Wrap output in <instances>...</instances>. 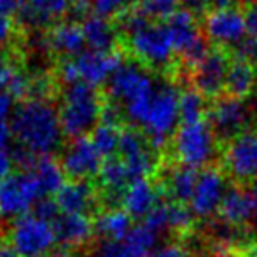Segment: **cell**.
Segmentation results:
<instances>
[{"mask_svg":"<svg viewBox=\"0 0 257 257\" xmlns=\"http://www.w3.org/2000/svg\"><path fill=\"white\" fill-rule=\"evenodd\" d=\"M11 137V126L6 121H0V149H7Z\"/></svg>","mask_w":257,"mask_h":257,"instance_id":"46","label":"cell"},{"mask_svg":"<svg viewBox=\"0 0 257 257\" xmlns=\"http://www.w3.org/2000/svg\"><path fill=\"white\" fill-rule=\"evenodd\" d=\"M180 0H140L137 9L153 20H168L179 11Z\"/></svg>","mask_w":257,"mask_h":257,"instance_id":"31","label":"cell"},{"mask_svg":"<svg viewBox=\"0 0 257 257\" xmlns=\"http://www.w3.org/2000/svg\"><path fill=\"white\" fill-rule=\"evenodd\" d=\"M144 224L151 227L153 231H156L158 234H161L163 231L170 229L168 224V201L161 200L158 205L153 208V212L144 219Z\"/></svg>","mask_w":257,"mask_h":257,"instance_id":"35","label":"cell"},{"mask_svg":"<svg viewBox=\"0 0 257 257\" xmlns=\"http://www.w3.org/2000/svg\"><path fill=\"white\" fill-rule=\"evenodd\" d=\"M233 58L226 53V49H210L205 60L194 68L193 82L194 89L205 98H219L226 91V77Z\"/></svg>","mask_w":257,"mask_h":257,"instance_id":"13","label":"cell"},{"mask_svg":"<svg viewBox=\"0 0 257 257\" xmlns=\"http://www.w3.org/2000/svg\"><path fill=\"white\" fill-rule=\"evenodd\" d=\"M158 240L159 234L156 231L151 229L147 224H139V226L132 227V231L128 233L122 243L130 248V252L135 257H147L151 252L156 250Z\"/></svg>","mask_w":257,"mask_h":257,"instance_id":"28","label":"cell"},{"mask_svg":"<svg viewBox=\"0 0 257 257\" xmlns=\"http://www.w3.org/2000/svg\"><path fill=\"white\" fill-rule=\"evenodd\" d=\"M156 84L153 74L144 65L124 61L108 79V96L117 108L151 95Z\"/></svg>","mask_w":257,"mask_h":257,"instance_id":"8","label":"cell"},{"mask_svg":"<svg viewBox=\"0 0 257 257\" xmlns=\"http://www.w3.org/2000/svg\"><path fill=\"white\" fill-rule=\"evenodd\" d=\"M119 135H121L119 126L100 122V124L89 133V139H91L93 146L96 147V151H98L103 159H110L117 153Z\"/></svg>","mask_w":257,"mask_h":257,"instance_id":"30","label":"cell"},{"mask_svg":"<svg viewBox=\"0 0 257 257\" xmlns=\"http://www.w3.org/2000/svg\"><path fill=\"white\" fill-rule=\"evenodd\" d=\"M84 41L91 51L98 53H114L117 46V30L108 20L100 16H88L81 23Z\"/></svg>","mask_w":257,"mask_h":257,"instance_id":"24","label":"cell"},{"mask_svg":"<svg viewBox=\"0 0 257 257\" xmlns=\"http://www.w3.org/2000/svg\"><path fill=\"white\" fill-rule=\"evenodd\" d=\"M54 200L61 213L89 215L98 205V189L91 180H68L56 193Z\"/></svg>","mask_w":257,"mask_h":257,"instance_id":"17","label":"cell"},{"mask_svg":"<svg viewBox=\"0 0 257 257\" xmlns=\"http://www.w3.org/2000/svg\"><path fill=\"white\" fill-rule=\"evenodd\" d=\"M227 193L226 177L219 168H205L198 177L196 189L189 201V208L198 219H210L220 208L224 196Z\"/></svg>","mask_w":257,"mask_h":257,"instance_id":"14","label":"cell"},{"mask_svg":"<svg viewBox=\"0 0 257 257\" xmlns=\"http://www.w3.org/2000/svg\"><path fill=\"white\" fill-rule=\"evenodd\" d=\"M255 84V67L252 61L238 56L231 60L229 70L226 77V95L234 98L243 100L247 95H250L252 88Z\"/></svg>","mask_w":257,"mask_h":257,"instance_id":"26","label":"cell"},{"mask_svg":"<svg viewBox=\"0 0 257 257\" xmlns=\"http://www.w3.org/2000/svg\"><path fill=\"white\" fill-rule=\"evenodd\" d=\"M245 18V28H247V35L250 39H257V0L250 2L243 13Z\"/></svg>","mask_w":257,"mask_h":257,"instance_id":"39","label":"cell"},{"mask_svg":"<svg viewBox=\"0 0 257 257\" xmlns=\"http://www.w3.org/2000/svg\"><path fill=\"white\" fill-rule=\"evenodd\" d=\"M173 154L179 165L189 168H203L215 159L217 135L205 121L182 122L173 135Z\"/></svg>","mask_w":257,"mask_h":257,"instance_id":"4","label":"cell"},{"mask_svg":"<svg viewBox=\"0 0 257 257\" xmlns=\"http://www.w3.org/2000/svg\"><path fill=\"white\" fill-rule=\"evenodd\" d=\"M95 222V233L103 238V241H124L133 227V219L122 208L105 210L98 213Z\"/></svg>","mask_w":257,"mask_h":257,"instance_id":"25","label":"cell"},{"mask_svg":"<svg viewBox=\"0 0 257 257\" xmlns=\"http://www.w3.org/2000/svg\"><path fill=\"white\" fill-rule=\"evenodd\" d=\"M103 103L96 88L84 82L67 84L58 110L63 135L72 140L86 137L100 124Z\"/></svg>","mask_w":257,"mask_h":257,"instance_id":"2","label":"cell"},{"mask_svg":"<svg viewBox=\"0 0 257 257\" xmlns=\"http://www.w3.org/2000/svg\"><path fill=\"white\" fill-rule=\"evenodd\" d=\"M208 124L219 139H226L229 142L236 135L247 130L248 110L243 100L234 98L229 95H222L215 98L212 108L206 112Z\"/></svg>","mask_w":257,"mask_h":257,"instance_id":"12","label":"cell"},{"mask_svg":"<svg viewBox=\"0 0 257 257\" xmlns=\"http://www.w3.org/2000/svg\"><path fill=\"white\" fill-rule=\"evenodd\" d=\"M96 257H135L122 241H102L96 248Z\"/></svg>","mask_w":257,"mask_h":257,"instance_id":"37","label":"cell"},{"mask_svg":"<svg viewBox=\"0 0 257 257\" xmlns=\"http://www.w3.org/2000/svg\"><path fill=\"white\" fill-rule=\"evenodd\" d=\"M217 213L222 222L234 227H241L255 219L257 203L250 191L243 189V187H231L227 189Z\"/></svg>","mask_w":257,"mask_h":257,"instance_id":"20","label":"cell"},{"mask_svg":"<svg viewBox=\"0 0 257 257\" xmlns=\"http://www.w3.org/2000/svg\"><path fill=\"white\" fill-rule=\"evenodd\" d=\"M180 122H198L203 121L206 115V98L196 89H186L180 91L179 98Z\"/></svg>","mask_w":257,"mask_h":257,"instance_id":"29","label":"cell"},{"mask_svg":"<svg viewBox=\"0 0 257 257\" xmlns=\"http://www.w3.org/2000/svg\"><path fill=\"white\" fill-rule=\"evenodd\" d=\"M194 215L191 208L184 203H177V201H168V224L172 231H179L184 233L193 226Z\"/></svg>","mask_w":257,"mask_h":257,"instance_id":"32","label":"cell"},{"mask_svg":"<svg viewBox=\"0 0 257 257\" xmlns=\"http://www.w3.org/2000/svg\"><path fill=\"white\" fill-rule=\"evenodd\" d=\"M128 42L133 54L149 67L165 68L175 56V48L165 23L149 21L142 25L135 32L128 34Z\"/></svg>","mask_w":257,"mask_h":257,"instance_id":"7","label":"cell"},{"mask_svg":"<svg viewBox=\"0 0 257 257\" xmlns=\"http://www.w3.org/2000/svg\"><path fill=\"white\" fill-rule=\"evenodd\" d=\"M18 70L20 68L13 63V60L7 54L0 53V89H6L7 91V88H9L13 77L18 74Z\"/></svg>","mask_w":257,"mask_h":257,"instance_id":"38","label":"cell"},{"mask_svg":"<svg viewBox=\"0 0 257 257\" xmlns=\"http://www.w3.org/2000/svg\"><path fill=\"white\" fill-rule=\"evenodd\" d=\"M212 236L222 247H234V245L241 241V231L240 227L229 226V224L219 220V222H215L212 226Z\"/></svg>","mask_w":257,"mask_h":257,"instance_id":"34","label":"cell"},{"mask_svg":"<svg viewBox=\"0 0 257 257\" xmlns=\"http://www.w3.org/2000/svg\"><path fill=\"white\" fill-rule=\"evenodd\" d=\"M49 51H54L65 58H75L77 54L86 51V41L82 34L81 25L68 21V23H60L53 28L46 37Z\"/></svg>","mask_w":257,"mask_h":257,"instance_id":"22","label":"cell"},{"mask_svg":"<svg viewBox=\"0 0 257 257\" xmlns=\"http://www.w3.org/2000/svg\"><path fill=\"white\" fill-rule=\"evenodd\" d=\"M198 177H200V172L194 168H189V166L184 165L172 166L165 179V184L159 186L161 187L163 200H165V196H170L172 201L186 205L193 198V193L198 184Z\"/></svg>","mask_w":257,"mask_h":257,"instance_id":"23","label":"cell"},{"mask_svg":"<svg viewBox=\"0 0 257 257\" xmlns=\"http://www.w3.org/2000/svg\"><path fill=\"white\" fill-rule=\"evenodd\" d=\"M203 30L206 39L219 48H238L247 35L243 13L234 7L208 11L203 21Z\"/></svg>","mask_w":257,"mask_h":257,"instance_id":"11","label":"cell"},{"mask_svg":"<svg viewBox=\"0 0 257 257\" xmlns=\"http://www.w3.org/2000/svg\"><path fill=\"white\" fill-rule=\"evenodd\" d=\"M42 198L34 172H14L0 180V219H20Z\"/></svg>","mask_w":257,"mask_h":257,"instance_id":"5","label":"cell"},{"mask_svg":"<svg viewBox=\"0 0 257 257\" xmlns=\"http://www.w3.org/2000/svg\"><path fill=\"white\" fill-rule=\"evenodd\" d=\"M132 2L133 0H89L95 16H100L103 20L128 13Z\"/></svg>","mask_w":257,"mask_h":257,"instance_id":"33","label":"cell"},{"mask_svg":"<svg viewBox=\"0 0 257 257\" xmlns=\"http://www.w3.org/2000/svg\"><path fill=\"white\" fill-rule=\"evenodd\" d=\"M68 9L70 0H27V6L18 14L16 20L23 27L41 28L60 20L68 13Z\"/></svg>","mask_w":257,"mask_h":257,"instance_id":"21","label":"cell"},{"mask_svg":"<svg viewBox=\"0 0 257 257\" xmlns=\"http://www.w3.org/2000/svg\"><path fill=\"white\" fill-rule=\"evenodd\" d=\"M34 175L41 187L42 198L44 196H53L58 191L63 187L65 184V172L61 168L60 161L53 158H41L34 166Z\"/></svg>","mask_w":257,"mask_h":257,"instance_id":"27","label":"cell"},{"mask_svg":"<svg viewBox=\"0 0 257 257\" xmlns=\"http://www.w3.org/2000/svg\"><path fill=\"white\" fill-rule=\"evenodd\" d=\"M27 6V0H0V13L6 16H18Z\"/></svg>","mask_w":257,"mask_h":257,"instance_id":"44","label":"cell"},{"mask_svg":"<svg viewBox=\"0 0 257 257\" xmlns=\"http://www.w3.org/2000/svg\"><path fill=\"white\" fill-rule=\"evenodd\" d=\"M161 200V187L154 186L149 179H139L128 184L122 194L121 208L132 219H146Z\"/></svg>","mask_w":257,"mask_h":257,"instance_id":"19","label":"cell"},{"mask_svg":"<svg viewBox=\"0 0 257 257\" xmlns=\"http://www.w3.org/2000/svg\"><path fill=\"white\" fill-rule=\"evenodd\" d=\"M65 175L70 180H91L98 177L103 158L93 146L89 137H81L70 142L60 161Z\"/></svg>","mask_w":257,"mask_h":257,"instance_id":"15","label":"cell"},{"mask_svg":"<svg viewBox=\"0 0 257 257\" xmlns=\"http://www.w3.org/2000/svg\"><path fill=\"white\" fill-rule=\"evenodd\" d=\"M74 63L77 81L96 88L98 84L108 82L117 67L122 63L121 56L115 53H98V51H82L75 58H70Z\"/></svg>","mask_w":257,"mask_h":257,"instance_id":"16","label":"cell"},{"mask_svg":"<svg viewBox=\"0 0 257 257\" xmlns=\"http://www.w3.org/2000/svg\"><path fill=\"white\" fill-rule=\"evenodd\" d=\"M186 248L179 243H166L163 247H158L151 252L147 257H186Z\"/></svg>","mask_w":257,"mask_h":257,"instance_id":"40","label":"cell"},{"mask_svg":"<svg viewBox=\"0 0 257 257\" xmlns=\"http://www.w3.org/2000/svg\"><path fill=\"white\" fill-rule=\"evenodd\" d=\"M179 98L180 91L175 86L165 81L158 82L146 121L142 124L144 137L153 149L165 147L170 137L175 135L180 122Z\"/></svg>","mask_w":257,"mask_h":257,"instance_id":"3","label":"cell"},{"mask_svg":"<svg viewBox=\"0 0 257 257\" xmlns=\"http://www.w3.org/2000/svg\"><path fill=\"white\" fill-rule=\"evenodd\" d=\"M180 6L193 16H201V14L206 16L210 9V0H180Z\"/></svg>","mask_w":257,"mask_h":257,"instance_id":"42","label":"cell"},{"mask_svg":"<svg viewBox=\"0 0 257 257\" xmlns=\"http://www.w3.org/2000/svg\"><path fill=\"white\" fill-rule=\"evenodd\" d=\"M0 257H20L9 243H0Z\"/></svg>","mask_w":257,"mask_h":257,"instance_id":"48","label":"cell"},{"mask_svg":"<svg viewBox=\"0 0 257 257\" xmlns=\"http://www.w3.org/2000/svg\"><path fill=\"white\" fill-rule=\"evenodd\" d=\"M49 257H72L70 252L65 250V248H58V250H53L51 254H49Z\"/></svg>","mask_w":257,"mask_h":257,"instance_id":"49","label":"cell"},{"mask_svg":"<svg viewBox=\"0 0 257 257\" xmlns=\"http://www.w3.org/2000/svg\"><path fill=\"white\" fill-rule=\"evenodd\" d=\"M14 35V25L13 20L6 14L0 13V49H4L11 41H13Z\"/></svg>","mask_w":257,"mask_h":257,"instance_id":"41","label":"cell"},{"mask_svg":"<svg viewBox=\"0 0 257 257\" xmlns=\"http://www.w3.org/2000/svg\"><path fill=\"white\" fill-rule=\"evenodd\" d=\"M9 245L20 257H44L56 245L53 224L39 217L23 215L9 227Z\"/></svg>","mask_w":257,"mask_h":257,"instance_id":"6","label":"cell"},{"mask_svg":"<svg viewBox=\"0 0 257 257\" xmlns=\"http://www.w3.org/2000/svg\"><path fill=\"white\" fill-rule=\"evenodd\" d=\"M14 166L16 165H14L13 153H9L7 149H0V180L9 177Z\"/></svg>","mask_w":257,"mask_h":257,"instance_id":"45","label":"cell"},{"mask_svg":"<svg viewBox=\"0 0 257 257\" xmlns=\"http://www.w3.org/2000/svg\"><path fill=\"white\" fill-rule=\"evenodd\" d=\"M224 166L238 182L257 179V132L245 130L231 139L224 151Z\"/></svg>","mask_w":257,"mask_h":257,"instance_id":"10","label":"cell"},{"mask_svg":"<svg viewBox=\"0 0 257 257\" xmlns=\"http://www.w3.org/2000/svg\"><path fill=\"white\" fill-rule=\"evenodd\" d=\"M165 25L170 32L175 53H179L189 67L196 68L210 51L208 42L198 28L196 18L187 11L179 9L172 18L166 20Z\"/></svg>","mask_w":257,"mask_h":257,"instance_id":"9","label":"cell"},{"mask_svg":"<svg viewBox=\"0 0 257 257\" xmlns=\"http://www.w3.org/2000/svg\"><path fill=\"white\" fill-rule=\"evenodd\" d=\"M30 213H32V215H35V217H39V219L48 220V222L53 224L54 219H56L61 212H60V208H58V203H56V200H54V198L44 196L34 205V208H32Z\"/></svg>","mask_w":257,"mask_h":257,"instance_id":"36","label":"cell"},{"mask_svg":"<svg viewBox=\"0 0 257 257\" xmlns=\"http://www.w3.org/2000/svg\"><path fill=\"white\" fill-rule=\"evenodd\" d=\"M234 0H210V11L213 9H227V7H233Z\"/></svg>","mask_w":257,"mask_h":257,"instance_id":"47","label":"cell"},{"mask_svg":"<svg viewBox=\"0 0 257 257\" xmlns=\"http://www.w3.org/2000/svg\"><path fill=\"white\" fill-rule=\"evenodd\" d=\"M250 193H252V196H254V200H255V203H257V179L252 180V187H250ZM254 222L257 224V213H255V219H254Z\"/></svg>","mask_w":257,"mask_h":257,"instance_id":"50","label":"cell"},{"mask_svg":"<svg viewBox=\"0 0 257 257\" xmlns=\"http://www.w3.org/2000/svg\"><path fill=\"white\" fill-rule=\"evenodd\" d=\"M56 243L61 248H77L86 245L95 234V222L89 215L60 213L53 222Z\"/></svg>","mask_w":257,"mask_h":257,"instance_id":"18","label":"cell"},{"mask_svg":"<svg viewBox=\"0 0 257 257\" xmlns=\"http://www.w3.org/2000/svg\"><path fill=\"white\" fill-rule=\"evenodd\" d=\"M9 126L18 147L37 158H51L63 146L60 114L48 98L23 100L14 108Z\"/></svg>","mask_w":257,"mask_h":257,"instance_id":"1","label":"cell"},{"mask_svg":"<svg viewBox=\"0 0 257 257\" xmlns=\"http://www.w3.org/2000/svg\"><path fill=\"white\" fill-rule=\"evenodd\" d=\"M14 102H16V98L11 93H7L6 89H0V121L7 122V119H11L14 112Z\"/></svg>","mask_w":257,"mask_h":257,"instance_id":"43","label":"cell"}]
</instances>
